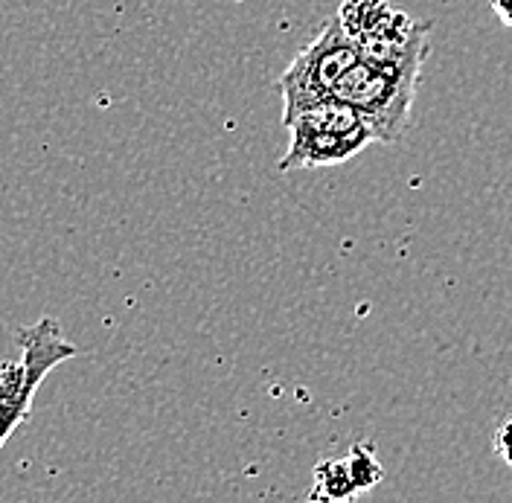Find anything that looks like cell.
Here are the masks:
<instances>
[{
  "label": "cell",
  "instance_id": "6da1fadb",
  "mask_svg": "<svg viewBox=\"0 0 512 503\" xmlns=\"http://www.w3.org/2000/svg\"><path fill=\"white\" fill-rule=\"evenodd\" d=\"M425 56L402 64L358 62L338 79L332 99L358 111V117L373 131L376 143H396L405 137L414 111L419 76Z\"/></svg>",
  "mask_w": 512,
  "mask_h": 503
},
{
  "label": "cell",
  "instance_id": "7a4b0ae2",
  "mask_svg": "<svg viewBox=\"0 0 512 503\" xmlns=\"http://www.w3.org/2000/svg\"><path fill=\"white\" fill-rule=\"evenodd\" d=\"M18 344L21 358L0 364V448L30 419L32 399L44 378L79 355V346L64 338L62 323L50 315L18 329Z\"/></svg>",
  "mask_w": 512,
  "mask_h": 503
},
{
  "label": "cell",
  "instance_id": "3957f363",
  "mask_svg": "<svg viewBox=\"0 0 512 503\" xmlns=\"http://www.w3.org/2000/svg\"><path fill=\"white\" fill-rule=\"evenodd\" d=\"M286 128L291 131V143L280 160V172L335 166L376 143L358 111L338 99H323L318 105L303 108Z\"/></svg>",
  "mask_w": 512,
  "mask_h": 503
},
{
  "label": "cell",
  "instance_id": "277c9868",
  "mask_svg": "<svg viewBox=\"0 0 512 503\" xmlns=\"http://www.w3.org/2000/svg\"><path fill=\"white\" fill-rule=\"evenodd\" d=\"M358 50L344 32L338 15L303 47L294 62L288 64L280 76L277 88L283 96V123H291L303 108L318 105L323 99H332L338 79L358 62Z\"/></svg>",
  "mask_w": 512,
  "mask_h": 503
},
{
  "label": "cell",
  "instance_id": "5b68a950",
  "mask_svg": "<svg viewBox=\"0 0 512 503\" xmlns=\"http://www.w3.org/2000/svg\"><path fill=\"white\" fill-rule=\"evenodd\" d=\"M361 492L352 483L347 457H326L315 466V489H312V501H355Z\"/></svg>",
  "mask_w": 512,
  "mask_h": 503
},
{
  "label": "cell",
  "instance_id": "8992f818",
  "mask_svg": "<svg viewBox=\"0 0 512 503\" xmlns=\"http://www.w3.org/2000/svg\"><path fill=\"white\" fill-rule=\"evenodd\" d=\"M347 466H350L352 483H355V489L361 495L370 492L373 486H379L384 480V469L382 463H379V457H376V445L373 442H355L350 448V454H347Z\"/></svg>",
  "mask_w": 512,
  "mask_h": 503
},
{
  "label": "cell",
  "instance_id": "52a82bcc",
  "mask_svg": "<svg viewBox=\"0 0 512 503\" xmlns=\"http://www.w3.org/2000/svg\"><path fill=\"white\" fill-rule=\"evenodd\" d=\"M495 451H498V457L512 466V419H507L498 431H495Z\"/></svg>",
  "mask_w": 512,
  "mask_h": 503
},
{
  "label": "cell",
  "instance_id": "ba28073f",
  "mask_svg": "<svg viewBox=\"0 0 512 503\" xmlns=\"http://www.w3.org/2000/svg\"><path fill=\"white\" fill-rule=\"evenodd\" d=\"M492 9L498 12V18H501L507 27H512V0H492Z\"/></svg>",
  "mask_w": 512,
  "mask_h": 503
}]
</instances>
